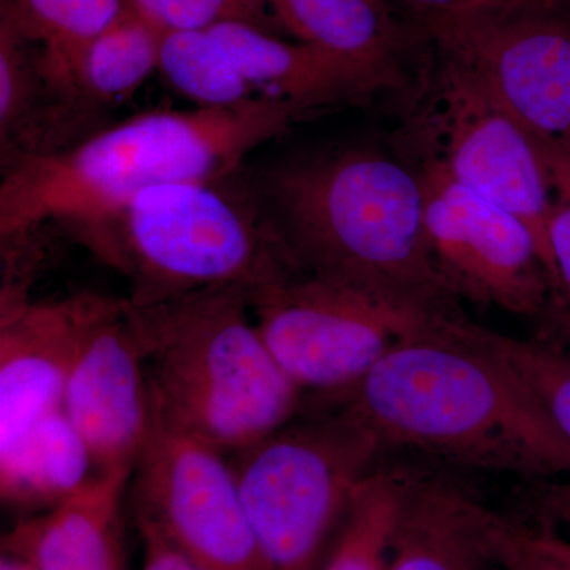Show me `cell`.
Listing matches in <instances>:
<instances>
[{"label": "cell", "instance_id": "obj_1", "mask_svg": "<svg viewBox=\"0 0 570 570\" xmlns=\"http://www.w3.org/2000/svg\"><path fill=\"white\" fill-rule=\"evenodd\" d=\"M328 403L389 449L460 466L551 482L570 479V452L504 363L469 340L455 311L396 344Z\"/></svg>", "mask_w": 570, "mask_h": 570}, {"label": "cell", "instance_id": "obj_2", "mask_svg": "<svg viewBox=\"0 0 570 570\" xmlns=\"http://www.w3.org/2000/svg\"><path fill=\"white\" fill-rule=\"evenodd\" d=\"M305 116L281 100L234 108L156 110L97 130L77 145L2 168L0 236L41 225L70 228L121 208L164 184L224 178Z\"/></svg>", "mask_w": 570, "mask_h": 570}, {"label": "cell", "instance_id": "obj_3", "mask_svg": "<svg viewBox=\"0 0 570 570\" xmlns=\"http://www.w3.org/2000/svg\"><path fill=\"white\" fill-rule=\"evenodd\" d=\"M254 184L298 268L453 311L428 250L419 171L376 149L346 148L277 165Z\"/></svg>", "mask_w": 570, "mask_h": 570}, {"label": "cell", "instance_id": "obj_4", "mask_svg": "<svg viewBox=\"0 0 570 570\" xmlns=\"http://www.w3.org/2000/svg\"><path fill=\"white\" fill-rule=\"evenodd\" d=\"M132 321L154 414L165 425L232 456L305 407L306 396L258 332L243 288L132 306Z\"/></svg>", "mask_w": 570, "mask_h": 570}, {"label": "cell", "instance_id": "obj_5", "mask_svg": "<svg viewBox=\"0 0 570 570\" xmlns=\"http://www.w3.org/2000/svg\"><path fill=\"white\" fill-rule=\"evenodd\" d=\"M71 230L126 277L135 307L208 288L253 292L298 269L242 170L153 187Z\"/></svg>", "mask_w": 570, "mask_h": 570}, {"label": "cell", "instance_id": "obj_6", "mask_svg": "<svg viewBox=\"0 0 570 570\" xmlns=\"http://www.w3.org/2000/svg\"><path fill=\"white\" fill-rule=\"evenodd\" d=\"M321 404L228 456L269 570H321L385 453L346 409Z\"/></svg>", "mask_w": 570, "mask_h": 570}, {"label": "cell", "instance_id": "obj_7", "mask_svg": "<svg viewBox=\"0 0 570 570\" xmlns=\"http://www.w3.org/2000/svg\"><path fill=\"white\" fill-rule=\"evenodd\" d=\"M258 332L306 397L347 392L396 344L417 335L434 311L333 273L298 268L247 292Z\"/></svg>", "mask_w": 570, "mask_h": 570}, {"label": "cell", "instance_id": "obj_8", "mask_svg": "<svg viewBox=\"0 0 570 570\" xmlns=\"http://www.w3.org/2000/svg\"><path fill=\"white\" fill-rule=\"evenodd\" d=\"M428 250L453 299L523 317L561 309L562 299L528 225L456 183L436 160L422 170Z\"/></svg>", "mask_w": 570, "mask_h": 570}, {"label": "cell", "instance_id": "obj_9", "mask_svg": "<svg viewBox=\"0 0 570 570\" xmlns=\"http://www.w3.org/2000/svg\"><path fill=\"white\" fill-rule=\"evenodd\" d=\"M130 512L204 570H269L230 459L165 425L151 434L130 479Z\"/></svg>", "mask_w": 570, "mask_h": 570}, {"label": "cell", "instance_id": "obj_10", "mask_svg": "<svg viewBox=\"0 0 570 570\" xmlns=\"http://www.w3.org/2000/svg\"><path fill=\"white\" fill-rule=\"evenodd\" d=\"M438 55L431 119L438 153L426 157L441 164L461 186L528 225L562 299L547 235L549 175L538 140L471 70Z\"/></svg>", "mask_w": 570, "mask_h": 570}, {"label": "cell", "instance_id": "obj_11", "mask_svg": "<svg viewBox=\"0 0 570 570\" xmlns=\"http://www.w3.org/2000/svg\"><path fill=\"white\" fill-rule=\"evenodd\" d=\"M535 138L570 141V14L469 17L419 29Z\"/></svg>", "mask_w": 570, "mask_h": 570}, {"label": "cell", "instance_id": "obj_12", "mask_svg": "<svg viewBox=\"0 0 570 570\" xmlns=\"http://www.w3.org/2000/svg\"><path fill=\"white\" fill-rule=\"evenodd\" d=\"M62 409L97 474H134L151 434L154 409L129 299L121 298L89 336L63 390Z\"/></svg>", "mask_w": 570, "mask_h": 570}, {"label": "cell", "instance_id": "obj_13", "mask_svg": "<svg viewBox=\"0 0 570 570\" xmlns=\"http://www.w3.org/2000/svg\"><path fill=\"white\" fill-rule=\"evenodd\" d=\"M119 302L78 294L0 306V439L62 407L82 347Z\"/></svg>", "mask_w": 570, "mask_h": 570}, {"label": "cell", "instance_id": "obj_14", "mask_svg": "<svg viewBox=\"0 0 570 570\" xmlns=\"http://www.w3.org/2000/svg\"><path fill=\"white\" fill-rule=\"evenodd\" d=\"M77 89L48 66L39 43L29 39L0 7V156L2 168L28 157L63 151L89 137L97 115Z\"/></svg>", "mask_w": 570, "mask_h": 570}, {"label": "cell", "instance_id": "obj_15", "mask_svg": "<svg viewBox=\"0 0 570 570\" xmlns=\"http://www.w3.org/2000/svg\"><path fill=\"white\" fill-rule=\"evenodd\" d=\"M499 521L459 483L417 471L397 512L385 570H498Z\"/></svg>", "mask_w": 570, "mask_h": 570}, {"label": "cell", "instance_id": "obj_16", "mask_svg": "<svg viewBox=\"0 0 570 570\" xmlns=\"http://www.w3.org/2000/svg\"><path fill=\"white\" fill-rule=\"evenodd\" d=\"M132 474H96L47 512L20 517L2 535V551L37 570H130L124 499Z\"/></svg>", "mask_w": 570, "mask_h": 570}, {"label": "cell", "instance_id": "obj_17", "mask_svg": "<svg viewBox=\"0 0 570 570\" xmlns=\"http://www.w3.org/2000/svg\"><path fill=\"white\" fill-rule=\"evenodd\" d=\"M257 99L281 100L309 115L363 102L381 89L351 63L303 41H288L245 22L209 28Z\"/></svg>", "mask_w": 570, "mask_h": 570}, {"label": "cell", "instance_id": "obj_18", "mask_svg": "<svg viewBox=\"0 0 570 570\" xmlns=\"http://www.w3.org/2000/svg\"><path fill=\"white\" fill-rule=\"evenodd\" d=\"M283 33L366 75L381 91L403 86L406 33L385 0H258Z\"/></svg>", "mask_w": 570, "mask_h": 570}, {"label": "cell", "instance_id": "obj_19", "mask_svg": "<svg viewBox=\"0 0 570 570\" xmlns=\"http://www.w3.org/2000/svg\"><path fill=\"white\" fill-rule=\"evenodd\" d=\"M96 474L91 453L62 407L0 439V498L21 517L62 504Z\"/></svg>", "mask_w": 570, "mask_h": 570}, {"label": "cell", "instance_id": "obj_20", "mask_svg": "<svg viewBox=\"0 0 570 570\" xmlns=\"http://www.w3.org/2000/svg\"><path fill=\"white\" fill-rule=\"evenodd\" d=\"M163 36V29L127 6L78 62L75 81L86 102L100 111L134 96L159 71Z\"/></svg>", "mask_w": 570, "mask_h": 570}, {"label": "cell", "instance_id": "obj_21", "mask_svg": "<svg viewBox=\"0 0 570 570\" xmlns=\"http://www.w3.org/2000/svg\"><path fill=\"white\" fill-rule=\"evenodd\" d=\"M0 7L40 45L50 69L80 92L75 81L78 62L89 45L121 17L127 0H0Z\"/></svg>", "mask_w": 570, "mask_h": 570}, {"label": "cell", "instance_id": "obj_22", "mask_svg": "<svg viewBox=\"0 0 570 570\" xmlns=\"http://www.w3.org/2000/svg\"><path fill=\"white\" fill-rule=\"evenodd\" d=\"M415 472L381 464L367 478L321 570H385L397 512Z\"/></svg>", "mask_w": 570, "mask_h": 570}, {"label": "cell", "instance_id": "obj_23", "mask_svg": "<svg viewBox=\"0 0 570 570\" xmlns=\"http://www.w3.org/2000/svg\"><path fill=\"white\" fill-rule=\"evenodd\" d=\"M159 71L197 108H234L257 99L209 29L164 31Z\"/></svg>", "mask_w": 570, "mask_h": 570}, {"label": "cell", "instance_id": "obj_24", "mask_svg": "<svg viewBox=\"0 0 570 570\" xmlns=\"http://www.w3.org/2000/svg\"><path fill=\"white\" fill-rule=\"evenodd\" d=\"M461 328L512 371L570 452V352L547 341L501 335L464 317Z\"/></svg>", "mask_w": 570, "mask_h": 570}, {"label": "cell", "instance_id": "obj_25", "mask_svg": "<svg viewBox=\"0 0 570 570\" xmlns=\"http://www.w3.org/2000/svg\"><path fill=\"white\" fill-rule=\"evenodd\" d=\"M127 6L163 31H194L223 22H245L283 37L279 26L258 0H127Z\"/></svg>", "mask_w": 570, "mask_h": 570}, {"label": "cell", "instance_id": "obj_26", "mask_svg": "<svg viewBox=\"0 0 570 570\" xmlns=\"http://www.w3.org/2000/svg\"><path fill=\"white\" fill-rule=\"evenodd\" d=\"M549 175V247L564 307L570 313V141L538 140Z\"/></svg>", "mask_w": 570, "mask_h": 570}, {"label": "cell", "instance_id": "obj_27", "mask_svg": "<svg viewBox=\"0 0 570 570\" xmlns=\"http://www.w3.org/2000/svg\"><path fill=\"white\" fill-rule=\"evenodd\" d=\"M569 2L570 0H385L390 9L414 21L419 29L459 18L566 10Z\"/></svg>", "mask_w": 570, "mask_h": 570}, {"label": "cell", "instance_id": "obj_28", "mask_svg": "<svg viewBox=\"0 0 570 570\" xmlns=\"http://www.w3.org/2000/svg\"><path fill=\"white\" fill-rule=\"evenodd\" d=\"M498 570H561L532 549L520 524L502 519L498 528Z\"/></svg>", "mask_w": 570, "mask_h": 570}, {"label": "cell", "instance_id": "obj_29", "mask_svg": "<svg viewBox=\"0 0 570 570\" xmlns=\"http://www.w3.org/2000/svg\"><path fill=\"white\" fill-rule=\"evenodd\" d=\"M134 524L141 540L140 570H204L176 550L151 524L142 520H134Z\"/></svg>", "mask_w": 570, "mask_h": 570}, {"label": "cell", "instance_id": "obj_30", "mask_svg": "<svg viewBox=\"0 0 570 570\" xmlns=\"http://www.w3.org/2000/svg\"><path fill=\"white\" fill-rule=\"evenodd\" d=\"M534 494L535 505L546 520L570 528V479L542 482Z\"/></svg>", "mask_w": 570, "mask_h": 570}, {"label": "cell", "instance_id": "obj_31", "mask_svg": "<svg viewBox=\"0 0 570 570\" xmlns=\"http://www.w3.org/2000/svg\"><path fill=\"white\" fill-rule=\"evenodd\" d=\"M521 531L532 549L538 550L561 570H570V539L562 538L550 528L532 530V528L521 527Z\"/></svg>", "mask_w": 570, "mask_h": 570}, {"label": "cell", "instance_id": "obj_32", "mask_svg": "<svg viewBox=\"0 0 570 570\" xmlns=\"http://www.w3.org/2000/svg\"><path fill=\"white\" fill-rule=\"evenodd\" d=\"M0 570H37L33 568L31 562L26 561L24 558L18 557V554L9 553V551H2L0 554Z\"/></svg>", "mask_w": 570, "mask_h": 570}, {"label": "cell", "instance_id": "obj_33", "mask_svg": "<svg viewBox=\"0 0 570 570\" xmlns=\"http://www.w3.org/2000/svg\"><path fill=\"white\" fill-rule=\"evenodd\" d=\"M554 321H557L558 325H560L561 328L564 330V332L569 333V335H570V313H569V311H561V313H558L557 316H554Z\"/></svg>", "mask_w": 570, "mask_h": 570}]
</instances>
